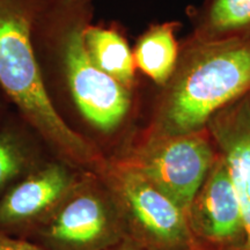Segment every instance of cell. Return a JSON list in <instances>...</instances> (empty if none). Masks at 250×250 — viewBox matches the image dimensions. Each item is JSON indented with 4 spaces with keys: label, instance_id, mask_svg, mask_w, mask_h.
<instances>
[{
    "label": "cell",
    "instance_id": "6da1fadb",
    "mask_svg": "<svg viewBox=\"0 0 250 250\" xmlns=\"http://www.w3.org/2000/svg\"><path fill=\"white\" fill-rule=\"evenodd\" d=\"M161 89L145 134L180 136L205 130L208 121L250 90V36L180 42L176 67Z\"/></svg>",
    "mask_w": 250,
    "mask_h": 250
},
{
    "label": "cell",
    "instance_id": "7a4b0ae2",
    "mask_svg": "<svg viewBox=\"0 0 250 250\" xmlns=\"http://www.w3.org/2000/svg\"><path fill=\"white\" fill-rule=\"evenodd\" d=\"M37 0H0V86L62 161L99 174L105 161L89 140L58 114L31 43Z\"/></svg>",
    "mask_w": 250,
    "mask_h": 250
},
{
    "label": "cell",
    "instance_id": "3957f363",
    "mask_svg": "<svg viewBox=\"0 0 250 250\" xmlns=\"http://www.w3.org/2000/svg\"><path fill=\"white\" fill-rule=\"evenodd\" d=\"M28 235L45 250H109L124 241L126 230L101 176L83 170L56 210Z\"/></svg>",
    "mask_w": 250,
    "mask_h": 250
},
{
    "label": "cell",
    "instance_id": "277c9868",
    "mask_svg": "<svg viewBox=\"0 0 250 250\" xmlns=\"http://www.w3.org/2000/svg\"><path fill=\"white\" fill-rule=\"evenodd\" d=\"M99 175L137 245L147 250H182L191 243L188 214L139 171L117 160L105 162Z\"/></svg>",
    "mask_w": 250,
    "mask_h": 250
},
{
    "label": "cell",
    "instance_id": "5b68a950",
    "mask_svg": "<svg viewBox=\"0 0 250 250\" xmlns=\"http://www.w3.org/2000/svg\"><path fill=\"white\" fill-rule=\"evenodd\" d=\"M217 159L208 129L180 136L145 134L121 159L139 171L188 214Z\"/></svg>",
    "mask_w": 250,
    "mask_h": 250
},
{
    "label": "cell",
    "instance_id": "8992f818",
    "mask_svg": "<svg viewBox=\"0 0 250 250\" xmlns=\"http://www.w3.org/2000/svg\"><path fill=\"white\" fill-rule=\"evenodd\" d=\"M83 17L65 26L59 39L62 73L74 104L90 126L102 133L115 132L130 114L132 88L100 70L89 58L83 41Z\"/></svg>",
    "mask_w": 250,
    "mask_h": 250
},
{
    "label": "cell",
    "instance_id": "52a82bcc",
    "mask_svg": "<svg viewBox=\"0 0 250 250\" xmlns=\"http://www.w3.org/2000/svg\"><path fill=\"white\" fill-rule=\"evenodd\" d=\"M81 171L64 161L30 169L0 197V232L30 233L61 204Z\"/></svg>",
    "mask_w": 250,
    "mask_h": 250
},
{
    "label": "cell",
    "instance_id": "ba28073f",
    "mask_svg": "<svg viewBox=\"0 0 250 250\" xmlns=\"http://www.w3.org/2000/svg\"><path fill=\"white\" fill-rule=\"evenodd\" d=\"M206 129L229 170L241 205V237L230 250H250V90L219 110Z\"/></svg>",
    "mask_w": 250,
    "mask_h": 250
},
{
    "label": "cell",
    "instance_id": "9c48e42d",
    "mask_svg": "<svg viewBox=\"0 0 250 250\" xmlns=\"http://www.w3.org/2000/svg\"><path fill=\"white\" fill-rule=\"evenodd\" d=\"M188 219L197 236L226 250L233 249L241 237V205L229 170L218 153L190 206Z\"/></svg>",
    "mask_w": 250,
    "mask_h": 250
},
{
    "label": "cell",
    "instance_id": "30bf717a",
    "mask_svg": "<svg viewBox=\"0 0 250 250\" xmlns=\"http://www.w3.org/2000/svg\"><path fill=\"white\" fill-rule=\"evenodd\" d=\"M176 21L149 26L138 37L133 52L134 64L144 76L149 78L158 87L166 85L176 67L180 55V42Z\"/></svg>",
    "mask_w": 250,
    "mask_h": 250
},
{
    "label": "cell",
    "instance_id": "8fae6325",
    "mask_svg": "<svg viewBox=\"0 0 250 250\" xmlns=\"http://www.w3.org/2000/svg\"><path fill=\"white\" fill-rule=\"evenodd\" d=\"M83 41L89 58L100 70L133 88L137 73L133 52L117 28L87 23L83 31Z\"/></svg>",
    "mask_w": 250,
    "mask_h": 250
},
{
    "label": "cell",
    "instance_id": "7c38bea8",
    "mask_svg": "<svg viewBox=\"0 0 250 250\" xmlns=\"http://www.w3.org/2000/svg\"><path fill=\"white\" fill-rule=\"evenodd\" d=\"M190 37L223 41L250 36V0H204L191 14Z\"/></svg>",
    "mask_w": 250,
    "mask_h": 250
},
{
    "label": "cell",
    "instance_id": "4fadbf2b",
    "mask_svg": "<svg viewBox=\"0 0 250 250\" xmlns=\"http://www.w3.org/2000/svg\"><path fill=\"white\" fill-rule=\"evenodd\" d=\"M31 168L28 146L13 131L0 132V197Z\"/></svg>",
    "mask_w": 250,
    "mask_h": 250
},
{
    "label": "cell",
    "instance_id": "5bb4252c",
    "mask_svg": "<svg viewBox=\"0 0 250 250\" xmlns=\"http://www.w3.org/2000/svg\"><path fill=\"white\" fill-rule=\"evenodd\" d=\"M0 250H45L36 243L17 239L11 234L0 232Z\"/></svg>",
    "mask_w": 250,
    "mask_h": 250
},
{
    "label": "cell",
    "instance_id": "9a60e30c",
    "mask_svg": "<svg viewBox=\"0 0 250 250\" xmlns=\"http://www.w3.org/2000/svg\"><path fill=\"white\" fill-rule=\"evenodd\" d=\"M131 242H129V243H124L123 246L121 247V248H118V249H116V250H143L144 248H142V247H140L139 245H137L136 242H132V240H130Z\"/></svg>",
    "mask_w": 250,
    "mask_h": 250
},
{
    "label": "cell",
    "instance_id": "2e32d148",
    "mask_svg": "<svg viewBox=\"0 0 250 250\" xmlns=\"http://www.w3.org/2000/svg\"><path fill=\"white\" fill-rule=\"evenodd\" d=\"M65 4H83L85 0H62Z\"/></svg>",
    "mask_w": 250,
    "mask_h": 250
}]
</instances>
